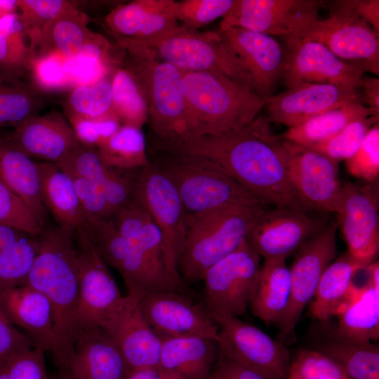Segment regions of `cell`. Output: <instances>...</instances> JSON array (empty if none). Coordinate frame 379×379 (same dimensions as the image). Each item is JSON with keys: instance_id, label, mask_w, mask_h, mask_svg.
Here are the masks:
<instances>
[{"instance_id": "11", "label": "cell", "mask_w": 379, "mask_h": 379, "mask_svg": "<svg viewBox=\"0 0 379 379\" xmlns=\"http://www.w3.org/2000/svg\"><path fill=\"white\" fill-rule=\"evenodd\" d=\"M279 136L289 180L302 204L309 210L338 213L343 195L338 162Z\"/></svg>"}, {"instance_id": "7", "label": "cell", "mask_w": 379, "mask_h": 379, "mask_svg": "<svg viewBox=\"0 0 379 379\" xmlns=\"http://www.w3.org/2000/svg\"><path fill=\"white\" fill-rule=\"evenodd\" d=\"M133 199L149 213L161 232L165 271L179 288L182 286L180 260L185 237L184 207L170 179L157 164L141 168L135 180Z\"/></svg>"}, {"instance_id": "14", "label": "cell", "mask_w": 379, "mask_h": 379, "mask_svg": "<svg viewBox=\"0 0 379 379\" xmlns=\"http://www.w3.org/2000/svg\"><path fill=\"white\" fill-rule=\"evenodd\" d=\"M338 227V221H329L298 250L290 269L288 303L277 323L280 339L285 340L294 332L304 309L314 297L324 270L335 258Z\"/></svg>"}, {"instance_id": "6", "label": "cell", "mask_w": 379, "mask_h": 379, "mask_svg": "<svg viewBox=\"0 0 379 379\" xmlns=\"http://www.w3.org/2000/svg\"><path fill=\"white\" fill-rule=\"evenodd\" d=\"M157 165L175 186L186 214L230 206L265 204L237 181L209 164L169 155Z\"/></svg>"}, {"instance_id": "19", "label": "cell", "mask_w": 379, "mask_h": 379, "mask_svg": "<svg viewBox=\"0 0 379 379\" xmlns=\"http://www.w3.org/2000/svg\"><path fill=\"white\" fill-rule=\"evenodd\" d=\"M142 312L159 337L201 336L217 340L218 325L206 309L174 290L142 293Z\"/></svg>"}, {"instance_id": "43", "label": "cell", "mask_w": 379, "mask_h": 379, "mask_svg": "<svg viewBox=\"0 0 379 379\" xmlns=\"http://www.w3.org/2000/svg\"><path fill=\"white\" fill-rule=\"evenodd\" d=\"M19 18L34 55L45 26L71 2L64 0H16Z\"/></svg>"}, {"instance_id": "46", "label": "cell", "mask_w": 379, "mask_h": 379, "mask_svg": "<svg viewBox=\"0 0 379 379\" xmlns=\"http://www.w3.org/2000/svg\"><path fill=\"white\" fill-rule=\"evenodd\" d=\"M66 57L56 52L35 55L28 69L34 86L41 91L72 88V85L66 69Z\"/></svg>"}, {"instance_id": "30", "label": "cell", "mask_w": 379, "mask_h": 379, "mask_svg": "<svg viewBox=\"0 0 379 379\" xmlns=\"http://www.w3.org/2000/svg\"><path fill=\"white\" fill-rule=\"evenodd\" d=\"M41 197L58 226L76 232L88 224L79 203L72 178L55 164L37 162Z\"/></svg>"}, {"instance_id": "20", "label": "cell", "mask_w": 379, "mask_h": 379, "mask_svg": "<svg viewBox=\"0 0 379 379\" xmlns=\"http://www.w3.org/2000/svg\"><path fill=\"white\" fill-rule=\"evenodd\" d=\"M338 223L355 258L371 264L379 249L378 192L371 185L343 183Z\"/></svg>"}, {"instance_id": "26", "label": "cell", "mask_w": 379, "mask_h": 379, "mask_svg": "<svg viewBox=\"0 0 379 379\" xmlns=\"http://www.w3.org/2000/svg\"><path fill=\"white\" fill-rule=\"evenodd\" d=\"M0 308L36 347L51 353L54 346L53 315L50 302L43 293L27 284L4 290L0 292Z\"/></svg>"}, {"instance_id": "48", "label": "cell", "mask_w": 379, "mask_h": 379, "mask_svg": "<svg viewBox=\"0 0 379 379\" xmlns=\"http://www.w3.org/2000/svg\"><path fill=\"white\" fill-rule=\"evenodd\" d=\"M55 164L70 176L93 180L103 185L108 169L97 148L81 144Z\"/></svg>"}, {"instance_id": "57", "label": "cell", "mask_w": 379, "mask_h": 379, "mask_svg": "<svg viewBox=\"0 0 379 379\" xmlns=\"http://www.w3.org/2000/svg\"><path fill=\"white\" fill-rule=\"evenodd\" d=\"M346 2L360 18L379 32L378 0H346Z\"/></svg>"}, {"instance_id": "56", "label": "cell", "mask_w": 379, "mask_h": 379, "mask_svg": "<svg viewBox=\"0 0 379 379\" xmlns=\"http://www.w3.org/2000/svg\"><path fill=\"white\" fill-rule=\"evenodd\" d=\"M211 379H266L219 354Z\"/></svg>"}, {"instance_id": "42", "label": "cell", "mask_w": 379, "mask_h": 379, "mask_svg": "<svg viewBox=\"0 0 379 379\" xmlns=\"http://www.w3.org/2000/svg\"><path fill=\"white\" fill-rule=\"evenodd\" d=\"M38 248V237L25 234L0 251V292L25 284Z\"/></svg>"}, {"instance_id": "40", "label": "cell", "mask_w": 379, "mask_h": 379, "mask_svg": "<svg viewBox=\"0 0 379 379\" xmlns=\"http://www.w3.org/2000/svg\"><path fill=\"white\" fill-rule=\"evenodd\" d=\"M112 73L93 83L79 85L71 88L65 102L66 117L78 116L86 119L116 118L112 106Z\"/></svg>"}, {"instance_id": "12", "label": "cell", "mask_w": 379, "mask_h": 379, "mask_svg": "<svg viewBox=\"0 0 379 379\" xmlns=\"http://www.w3.org/2000/svg\"><path fill=\"white\" fill-rule=\"evenodd\" d=\"M260 256L246 239L230 254L204 274V297L211 315L244 314L253 294L260 271Z\"/></svg>"}, {"instance_id": "27", "label": "cell", "mask_w": 379, "mask_h": 379, "mask_svg": "<svg viewBox=\"0 0 379 379\" xmlns=\"http://www.w3.org/2000/svg\"><path fill=\"white\" fill-rule=\"evenodd\" d=\"M368 274L361 286H354L350 294L338 310L337 333L361 343H373L379 338V264L371 263Z\"/></svg>"}, {"instance_id": "17", "label": "cell", "mask_w": 379, "mask_h": 379, "mask_svg": "<svg viewBox=\"0 0 379 379\" xmlns=\"http://www.w3.org/2000/svg\"><path fill=\"white\" fill-rule=\"evenodd\" d=\"M248 78L252 89L266 100L281 79L283 48L272 36L240 27L216 31Z\"/></svg>"}, {"instance_id": "60", "label": "cell", "mask_w": 379, "mask_h": 379, "mask_svg": "<svg viewBox=\"0 0 379 379\" xmlns=\"http://www.w3.org/2000/svg\"><path fill=\"white\" fill-rule=\"evenodd\" d=\"M16 0H0V19L4 16L17 13Z\"/></svg>"}, {"instance_id": "15", "label": "cell", "mask_w": 379, "mask_h": 379, "mask_svg": "<svg viewBox=\"0 0 379 379\" xmlns=\"http://www.w3.org/2000/svg\"><path fill=\"white\" fill-rule=\"evenodd\" d=\"M321 0H235L220 26L240 27L279 36L299 37L316 20Z\"/></svg>"}, {"instance_id": "33", "label": "cell", "mask_w": 379, "mask_h": 379, "mask_svg": "<svg viewBox=\"0 0 379 379\" xmlns=\"http://www.w3.org/2000/svg\"><path fill=\"white\" fill-rule=\"evenodd\" d=\"M291 272L282 258L265 259L249 307L253 314L270 324L278 323L289 300Z\"/></svg>"}, {"instance_id": "58", "label": "cell", "mask_w": 379, "mask_h": 379, "mask_svg": "<svg viewBox=\"0 0 379 379\" xmlns=\"http://www.w3.org/2000/svg\"><path fill=\"white\" fill-rule=\"evenodd\" d=\"M361 100L366 107L379 114V79L364 75L359 88Z\"/></svg>"}, {"instance_id": "8", "label": "cell", "mask_w": 379, "mask_h": 379, "mask_svg": "<svg viewBox=\"0 0 379 379\" xmlns=\"http://www.w3.org/2000/svg\"><path fill=\"white\" fill-rule=\"evenodd\" d=\"M128 40L182 72H218L252 89L248 78L216 31H192L180 25L176 29L154 40Z\"/></svg>"}, {"instance_id": "38", "label": "cell", "mask_w": 379, "mask_h": 379, "mask_svg": "<svg viewBox=\"0 0 379 379\" xmlns=\"http://www.w3.org/2000/svg\"><path fill=\"white\" fill-rule=\"evenodd\" d=\"M107 166L133 170L150 164L147 154L146 139L141 128L121 125L98 148Z\"/></svg>"}, {"instance_id": "10", "label": "cell", "mask_w": 379, "mask_h": 379, "mask_svg": "<svg viewBox=\"0 0 379 379\" xmlns=\"http://www.w3.org/2000/svg\"><path fill=\"white\" fill-rule=\"evenodd\" d=\"M211 316L218 325L220 354L266 379H288L291 359L281 342L238 317Z\"/></svg>"}, {"instance_id": "21", "label": "cell", "mask_w": 379, "mask_h": 379, "mask_svg": "<svg viewBox=\"0 0 379 379\" xmlns=\"http://www.w3.org/2000/svg\"><path fill=\"white\" fill-rule=\"evenodd\" d=\"M350 102L363 104L359 89L302 83L267 98L265 107L268 122L291 128L318 114Z\"/></svg>"}, {"instance_id": "41", "label": "cell", "mask_w": 379, "mask_h": 379, "mask_svg": "<svg viewBox=\"0 0 379 379\" xmlns=\"http://www.w3.org/2000/svg\"><path fill=\"white\" fill-rule=\"evenodd\" d=\"M34 55L18 13L0 19V69L22 77Z\"/></svg>"}, {"instance_id": "44", "label": "cell", "mask_w": 379, "mask_h": 379, "mask_svg": "<svg viewBox=\"0 0 379 379\" xmlns=\"http://www.w3.org/2000/svg\"><path fill=\"white\" fill-rule=\"evenodd\" d=\"M379 116L356 120L330 140L310 149L340 161L347 160L358 150L371 127L378 123Z\"/></svg>"}, {"instance_id": "50", "label": "cell", "mask_w": 379, "mask_h": 379, "mask_svg": "<svg viewBox=\"0 0 379 379\" xmlns=\"http://www.w3.org/2000/svg\"><path fill=\"white\" fill-rule=\"evenodd\" d=\"M349 173L367 182L375 180L379 174V124L368 132L358 150L345 160Z\"/></svg>"}, {"instance_id": "23", "label": "cell", "mask_w": 379, "mask_h": 379, "mask_svg": "<svg viewBox=\"0 0 379 379\" xmlns=\"http://www.w3.org/2000/svg\"><path fill=\"white\" fill-rule=\"evenodd\" d=\"M131 369L111 335L101 327L81 330L59 379H125Z\"/></svg>"}, {"instance_id": "61", "label": "cell", "mask_w": 379, "mask_h": 379, "mask_svg": "<svg viewBox=\"0 0 379 379\" xmlns=\"http://www.w3.org/2000/svg\"><path fill=\"white\" fill-rule=\"evenodd\" d=\"M0 379H8L4 366L0 368Z\"/></svg>"}, {"instance_id": "52", "label": "cell", "mask_w": 379, "mask_h": 379, "mask_svg": "<svg viewBox=\"0 0 379 379\" xmlns=\"http://www.w3.org/2000/svg\"><path fill=\"white\" fill-rule=\"evenodd\" d=\"M80 144L98 148L121 126L117 119H86L78 116L67 117Z\"/></svg>"}, {"instance_id": "53", "label": "cell", "mask_w": 379, "mask_h": 379, "mask_svg": "<svg viewBox=\"0 0 379 379\" xmlns=\"http://www.w3.org/2000/svg\"><path fill=\"white\" fill-rule=\"evenodd\" d=\"M70 177L72 178L77 197L88 223L110 218L104 192V185L90 179Z\"/></svg>"}, {"instance_id": "22", "label": "cell", "mask_w": 379, "mask_h": 379, "mask_svg": "<svg viewBox=\"0 0 379 379\" xmlns=\"http://www.w3.org/2000/svg\"><path fill=\"white\" fill-rule=\"evenodd\" d=\"M142 293L130 292L101 327L113 338L131 370L159 366L161 340L146 321Z\"/></svg>"}, {"instance_id": "28", "label": "cell", "mask_w": 379, "mask_h": 379, "mask_svg": "<svg viewBox=\"0 0 379 379\" xmlns=\"http://www.w3.org/2000/svg\"><path fill=\"white\" fill-rule=\"evenodd\" d=\"M111 48L106 38L88 27L86 15L71 3L45 26L36 55L56 52L70 58L84 51Z\"/></svg>"}, {"instance_id": "1", "label": "cell", "mask_w": 379, "mask_h": 379, "mask_svg": "<svg viewBox=\"0 0 379 379\" xmlns=\"http://www.w3.org/2000/svg\"><path fill=\"white\" fill-rule=\"evenodd\" d=\"M279 140L267 120L258 116L247 126L225 133L152 138V145L166 154L213 166L266 205L309 211L289 180Z\"/></svg>"}, {"instance_id": "54", "label": "cell", "mask_w": 379, "mask_h": 379, "mask_svg": "<svg viewBox=\"0 0 379 379\" xmlns=\"http://www.w3.org/2000/svg\"><path fill=\"white\" fill-rule=\"evenodd\" d=\"M4 366L8 379H49L44 351L37 347L13 354Z\"/></svg>"}, {"instance_id": "29", "label": "cell", "mask_w": 379, "mask_h": 379, "mask_svg": "<svg viewBox=\"0 0 379 379\" xmlns=\"http://www.w3.org/2000/svg\"><path fill=\"white\" fill-rule=\"evenodd\" d=\"M159 366L184 379H208L219 357L215 339L201 336L160 337Z\"/></svg>"}, {"instance_id": "62", "label": "cell", "mask_w": 379, "mask_h": 379, "mask_svg": "<svg viewBox=\"0 0 379 379\" xmlns=\"http://www.w3.org/2000/svg\"><path fill=\"white\" fill-rule=\"evenodd\" d=\"M208 379H211V378H208Z\"/></svg>"}, {"instance_id": "45", "label": "cell", "mask_w": 379, "mask_h": 379, "mask_svg": "<svg viewBox=\"0 0 379 379\" xmlns=\"http://www.w3.org/2000/svg\"><path fill=\"white\" fill-rule=\"evenodd\" d=\"M235 0H182L175 1V15L185 28L198 31L219 18H224Z\"/></svg>"}, {"instance_id": "3", "label": "cell", "mask_w": 379, "mask_h": 379, "mask_svg": "<svg viewBox=\"0 0 379 379\" xmlns=\"http://www.w3.org/2000/svg\"><path fill=\"white\" fill-rule=\"evenodd\" d=\"M187 107L184 135H218L251 123L265 100L248 86L213 72H182Z\"/></svg>"}, {"instance_id": "34", "label": "cell", "mask_w": 379, "mask_h": 379, "mask_svg": "<svg viewBox=\"0 0 379 379\" xmlns=\"http://www.w3.org/2000/svg\"><path fill=\"white\" fill-rule=\"evenodd\" d=\"M370 116H379L361 103L350 102L318 114L288 128L283 139L310 148L324 142L350 123Z\"/></svg>"}, {"instance_id": "31", "label": "cell", "mask_w": 379, "mask_h": 379, "mask_svg": "<svg viewBox=\"0 0 379 379\" xmlns=\"http://www.w3.org/2000/svg\"><path fill=\"white\" fill-rule=\"evenodd\" d=\"M0 180L29 208L44 227L46 212L41 197L37 162L0 135Z\"/></svg>"}, {"instance_id": "13", "label": "cell", "mask_w": 379, "mask_h": 379, "mask_svg": "<svg viewBox=\"0 0 379 379\" xmlns=\"http://www.w3.org/2000/svg\"><path fill=\"white\" fill-rule=\"evenodd\" d=\"M75 244L79 276L77 321L81 331L102 327L124 296L97 250L88 227L75 232Z\"/></svg>"}, {"instance_id": "2", "label": "cell", "mask_w": 379, "mask_h": 379, "mask_svg": "<svg viewBox=\"0 0 379 379\" xmlns=\"http://www.w3.org/2000/svg\"><path fill=\"white\" fill-rule=\"evenodd\" d=\"M39 248L26 282L49 300L53 315V361L62 371L81 332L77 321L79 276L75 233L59 226L38 236Z\"/></svg>"}, {"instance_id": "18", "label": "cell", "mask_w": 379, "mask_h": 379, "mask_svg": "<svg viewBox=\"0 0 379 379\" xmlns=\"http://www.w3.org/2000/svg\"><path fill=\"white\" fill-rule=\"evenodd\" d=\"M330 221L312 218L288 207L265 209L248 232L246 240L265 259H286Z\"/></svg>"}, {"instance_id": "37", "label": "cell", "mask_w": 379, "mask_h": 379, "mask_svg": "<svg viewBox=\"0 0 379 379\" xmlns=\"http://www.w3.org/2000/svg\"><path fill=\"white\" fill-rule=\"evenodd\" d=\"M43 105L42 91L33 84L0 69V128H13L36 114Z\"/></svg>"}, {"instance_id": "32", "label": "cell", "mask_w": 379, "mask_h": 379, "mask_svg": "<svg viewBox=\"0 0 379 379\" xmlns=\"http://www.w3.org/2000/svg\"><path fill=\"white\" fill-rule=\"evenodd\" d=\"M369 265L354 258L348 251L333 260L324 270L312 298V317L326 321L335 316L355 285L354 277Z\"/></svg>"}, {"instance_id": "24", "label": "cell", "mask_w": 379, "mask_h": 379, "mask_svg": "<svg viewBox=\"0 0 379 379\" xmlns=\"http://www.w3.org/2000/svg\"><path fill=\"white\" fill-rule=\"evenodd\" d=\"M5 136L29 157L53 164L80 145L69 122L57 112L30 116Z\"/></svg>"}, {"instance_id": "47", "label": "cell", "mask_w": 379, "mask_h": 379, "mask_svg": "<svg viewBox=\"0 0 379 379\" xmlns=\"http://www.w3.org/2000/svg\"><path fill=\"white\" fill-rule=\"evenodd\" d=\"M0 224L38 237L44 227L26 204L0 180Z\"/></svg>"}, {"instance_id": "16", "label": "cell", "mask_w": 379, "mask_h": 379, "mask_svg": "<svg viewBox=\"0 0 379 379\" xmlns=\"http://www.w3.org/2000/svg\"><path fill=\"white\" fill-rule=\"evenodd\" d=\"M284 40L281 79L288 88L302 83L360 88L364 72L340 60L323 44L298 37Z\"/></svg>"}, {"instance_id": "51", "label": "cell", "mask_w": 379, "mask_h": 379, "mask_svg": "<svg viewBox=\"0 0 379 379\" xmlns=\"http://www.w3.org/2000/svg\"><path fill=\"white\" fill-rule=\"evenodd\" d=\"M128 171L108 166L104 192L110 218L133 200L136 178Z\"/></svg>"}, {"instance_id": "25", "label": "cell", "mask_w": 379, "mask_h": 379, "mask_svg": "<svg viewBox=\"0 0 379 379\" xmlns=\"http://www.w3.org/2000/svg\"><path fill=\"white\" fill-rule=\"evenodd\" d=\"M175 4L173 0H135L119 4L107 14L105 22L116 37L154 40L180 26Z\"/></svg>"}, {"instance_id": "4", "label": "cell", "mask_w": 379, "mask_h": 379, "mask_svg": "<svg viewBox=\"0 0 379 379\" xmlns=\"http://www.w3.org/2000/svg\"><path fill=\"white\" fill-rule=\"evenodd\" d=\"M265 204L236 205L185 215L180 260L182 280H202L214 264L233 252L265 210Z\"/></svg>"}, {"instance_id": "9", "label": "cell", "mask_w": 379, "mask_h": 379, "mask_svg": "<svg viewBox=\"0 0 379 379\" xmlns=\"http://www.w3.org/2000/svg\"><path fill=\"white\" fill-rule=\"evenodd\" d=\"M329 16L318 19L298 38L319 42L343 61L379 74V32L360 18L346 0L329 2Z\"/></svg>"}, {"instance_id": "59", "label": "cell", "mask_w": 379, "mask_h": 379, "mask_svg": "<svg viewBox=\"0 0 379 379\" xmlns=\"http://www.w3.org/2000/svg\"><path fill=\"white\" fill-rule=\"evenodd\" d=\"M125 379H184L178 373L160 366L131 370Z\"/></svg>"}, {"instance_id": "35", "label": "cell", "mask_w": 379, "mask_h": 379, "mask_svg": "<svg viewBox=\"0 0 379 379\" xmlns=\"http://www.w3.org/2000/svg\"><path fill=\"white\" fill-rule=\"evenodd\" d=\"M112 220L121 234L133 246L143 251L156 265L165 270L161 232L142 206L133 199L119 210Z\"/></svg>"}, {"instance_id": "55", "label": "cell", "mask_w": 379, "mask_h": 379, "mask_svg": "<svg viewBox=\"0 0 379 379\" xmlns=\"http://www.w3.org/2000/svg\"><path fill=\"white\" fill-rule=\"evenodd\" d=\"M34 347L31 338L18 330L0 308V368L13 354Z\"/></svg>"}, {"instance_id": "5", "label": "cell", "mask_w": 379, "mask_h": 379, "mask_svg": "<svg viewBox=\"0 0 379 379\" xmlns=\"http://www.w3.org/2000/svg\"><path fill=\"white\" fill-rule=\"evenodd\" d=\"M117 40L119 47L128 53L127 68L145 94L152 138L166 139L184 135L187 114L182 71L128 39Z\"/></svg>"}, {"instance_id": "49", "label": "cell", "mask_w": 379, "mask_h": 379, "mask_svg": "<svg viewBox=\"0 0 379 379\" xmlns=\"http://www.w3.org/2000/svg\"><path fill=\"white\" fill-rule=\"evenodd\" d=\"M289 374L306 379H352L335 361L315 350L299 351L291 359Z\"/></svg>"}, {"instance_id": "36", "label": "cell", "mask_w": 379, "mask_h": 379, "mask_svg": "<svg viewBox=\"0 0 379 379\" xmlns=\"http://www.w3.org/2000/svg\"><path fill=\"white\" fill-rule=\"evenodd\" d=\"M328 357L352 379H379V346L339 335L315 350Z\"/></svg>"}, {"instance_id": "39", "label": "cell", "mask_w": 379, "mask_h": 379, "mask_svg": "<svg viewBox=\"0 0 379 379\" xmlns=\"http://www.w3.org/2000/svg\"><path fill=\"white\" fill-rule=\"evenodd\" d=\"M112 106L121 125L142 128L148 119V107L143 91L127 67H117L112 75Z\"/></svg>"}]
</instances>
